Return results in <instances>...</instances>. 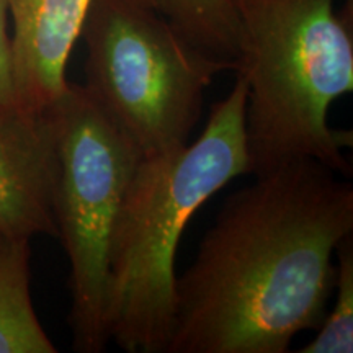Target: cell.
I'll return each instance as SVG.
<instances>
[{"label": "cell", "mask_w": 353, "mask_h": 353, "mask_svg": "<svg viewBox=\"0 0 353 353\" xmlns=\"http://www.w3.org/2000/svg\"><path fill=\"white\" fill-rule=\"evenodd\" d=\"M298 159L229 195L175 280L165 353H285L321 327L332 257L353 232V185Z\"/></svg>", "instance_id": "6da1fadb"}, {"label": "cell", "mask_w": 353, "mask_h": 353, "mask_svg": "<svg viewBox=\"0 0 353 353\" xmlns=\"http://www.w3.org/2000/svg\"><path fill=\"white\" fill-rule=\"evenodd\" d=\"M242 74L211 105L195 143L141 157L110 247L107 327L128 353H165L174 332L175 257L193 214L236 176L249 174Z\"/></svg>", "instance_id": "7a4b0ae2"}, {"label": "cell", "mask_w": 353, "mask_h": 353, "mask_svg": "<svg viewBox=\"0 0 353 353\" xmlns=\"http://www.w3.org/2000/svg\"><path fill=\"white\" fill-rule=\"evenodd\" d=\"M241 43L236 70L247 79L249 174L263 175L298 159H316L350 175L352 131L327 114L353 90L352 12L334 0H232Z\"/></svg>", "instance_id": "3957f363"}, {"label": "cell", "mask_w": 353, "mask_h": 353, "mask_svg": "<svg viewBox=\"0 0 353 353\" xmlns=\"http://www.w3.org/2000/svg\"><path fill=\"white\" fill-rule=\"evenodd\" d=\"M83 88L143 157L188 144L205 92L231 64L192 46L149 0H92Z\"/></svg>", "instance_id": "277c9868"}, {"label": "cell", "mask_w": 353, "mask_h": 353, "mask_svg": "<svg viewBox=\"0 0 353 353\" xmlns=\"http://www.w3.org/2000/svg\"><path fill=\"white\" fill-rule=\"evenodd\" d=\"M57 138L54 219L69 259L72 345L100 353L108 345L110 247L123 198L141 154L70 83L51 107Z\"/></svg>", "instance_id": "5b68a950"}, {"label": "cell", "mask_w": 353, "mask_h": 353, "mask_svg": "<svg viewBox=\"0 0 353 353\" xmlns=\"http://www.w3.org/2000/svg\"><path fill=\"white\" fill-rule=\"evenodd\" d=\"M57 165L51 107L41 113L0 110V231L57 237Z\"/></svg>", "instance_id": "8992f818"}, {"label": "cell", "mask_w": 353, "mask_h": 353, "mask_svg": "<svg viewBox=\"0 0 353 353\" xmlns=\"http://www.w3.org/2000/svg\"><path fill=\"white\" fill-rule=\"evenodd\" d=\"M92 0H7L17 107L41 113L68 88L65 65Z\"/></svg>", "instance_id": "52a82bcc"}, {"label": "cell", "mask_w": 353, "mask_h": 353, "mask_svg": "<svg viewBox=\"0 0 353 353\" xmlns=\"http://www.w3.org/2000/svg\"><path fill=\"white\" fill-rule=\"evenodd\" d=\"M30 237L0 231V353H56L32 301Z\"/></svg>", "instance_id": "ba28073f"}, {"label": "cell", "mask_w": 353, "mask_h": 353, "mask_svg": "<svg viewBox=\"0 0 353 353\" xmlns=\"http://www.w3.org/2000/svg\"><path fill=\"white\" fill-rule=\"evenodd\" d=\"M196 50L236 70L239 23L232 0H149Z\"/></svg>", "instance_id": "9c48e42d"}, {"label": "cell", "mask_w": 353, "mask_h": 353, "mask_svg": "<svg viewBox=\"0 0 353 353\" xmlns=\"http://www.w3.org/2000/svg\"><path fill=\"white\" fill-rule=\"evenodd\" d=\"M335 255L334 307L325 314L316 337L299 348V353L353 352V232L339 242Z\"/></svg>", "instance_id": "30bf717a"}, {"label": "cell", "mask_w": 353, "mask_h": 353, "mask_svg": "<svg viewBox=\"0 0 353 353\" xmlns=\"http://www.w3.org/2000/svg\"><path fill=\"white\" fill-rule=\"evenodd\" d=\"M7 20L8 3L7 0H0V110L2 112L19 110L12 79V50Z\"/></svg>", "instance_id": "8fae6325"}]
</instances>
